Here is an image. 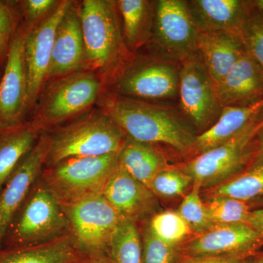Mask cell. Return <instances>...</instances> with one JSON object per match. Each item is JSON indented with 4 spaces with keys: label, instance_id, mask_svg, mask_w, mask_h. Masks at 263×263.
Wrapping results in <instances>:
<instances>
[{
    "label": "cell",
    "instance_id": "46",
    "mask_svg": "<svg viewBox=\"0 0 263 263\" xmlns=\"http://www.w3.org/2000/svg\"><path fill=\"white\" fill-rule=\"evenodd\" d=\"M259 124H260V127L262 128L263 127V117L261 119L260 122H259Z\"/></svg>",
    "mask_w": 263,
    "mask_h": 263
},
{
    "label": "cell",
    "instance_id": "7",
    "mask_svg": "<svg viewBox=\"0 0 263 263\" xmlns=\"http://www.w3.org/2000/svg\"><path fill=\"white\" fill-rule=\"evenodd\" d=\"M179 70L163 57H133L109 84L110 92L150 103L172 101L179 98Z\"/></svg>",
    "mask_w": 263,
    "mask_h": 263
},
{
    "label": "cell",
    "instance_id": "36",
    "mask_svg": "<svg viewBox=\"0 0 263 263\" xmlns=\"http://www.w3.org/2000/svg\"><path fill=\"white\" fill-rule=\"evenodd\" d=\"M256 254V253H255ZM254 254H227L219 256H192L177 252L176 263H239Z\"/></svg>",
    "mask_w": 263,
    "mask_h": 263
},
{
    "label": "cell",
    "instance_id": "14",
    "mask_svg": "<svg viewBox=\"0 0 263 263\" xmlns=\"http://www.w3.org/2000/svg\"><path fill=\"white\" fill-rule=\"evenodd\" d=\"M51 138L42 136L29 151L0 192V245L4 239L15 214L22 207L31 187L46 164Z\"/></svg>",
    "mask_w": 263,
    "mask_h": 263
},
{
    "label": "cell",
    "instance_id": "27",
    "mask_svg": "<svg viewBox=\"0 0 263 263\" xmlns=\"http://www.w3.org/2000/svg\"><path fill=\"white\" fill-rule=\"evenodd\" d=\"M110 263H143V245L136 221L122 219L108 250Z\"/></svg>",
    "mask_w": 263,
    "mask_h": 263
},
{
    "label": "cell",
    "instance_id": "40",
    "mask_svg": "<svg viewBox=\"0 0 263 263\" xmlns=\"http://www.w3.org/2000/svg\"><path fill=\"white\" fill-rule=\"evenodd\" d=\"M259 254V253H256L253 254V255L249 256V257L243 259V260L239 263H256L257 258H258Z\"/></svg>",
    "mask_w": 263,
    "mask_h": 263
},
{
    "label": "cell",
    "instance_id": "35",
    "mask_svg": "<svg viewBox=\"0 0 263 263\" xmlns=\"http://www.w3.org/2000/svg\"><path fill=\"white\" fill-rule=\"evenodd\" d=\"M19 9L26 22V27L32 28L51 14L60 1L56 0H23L18 1Z\"/></svg>",
    "mask_w": 263,
    "mask_h": 263
},
{
    "label": "cell",
    "instance_id": "24",
    "mask_svg": "<svg viewBox=\"0 0 263 263\" xmlns=\"http://www.w3.org/2000/svg\"><path fill=\"white\" fill-rule=\"evenodd\" d=\"M117 5L122 18L124 41L128 49L133 53L152 41L154 2L119 0Z\"/></svg>",
    "mask_w": 263,
    "mask_h": 263
},
{
    "label": "cell",
    "instance_id": "6",
    "mask_svg": "<svg viewBox=\"0 0 263 263\" xmlns=\"http://www.w3.org/2000/svg\"><path fill=\"white\" fill-rule=\"evenodd\" d=\"M262 118L249 124L229 141L178 167L188 174L193 179V185L200 190H210L231 179L253 161L257 152L256 136L261 129L259 122Z\"/></svg>",
    "mask_w": 263,
    "mask_h": 263
},
{
    "label": "cell",
    "instance_id": "11",
    "mask_svg": "<svg viewBox=\"0 0 263 263\" xmlns=\"http://www.w3.org/2000/svg\"><path fill=\"white\" fill-rule=\"evenodd\" d=\"M179 99L183 115L198 129L206 130L220 115L215 86L198 53L181 62Z\"/></svg>",
    "mask_w": 263,
    "mask_h": 263
},
{
    "label": "cell",
    "instance_id": "25",
    "mask_svg": "<svg viewBox=\"0 0 263 263\" xmlns=\"http://www.w3.org/2000/svg\"><path fill=\"white\" fill-rule=\"evenodd\" d=\"M41 132L25 122L0 135V192L24 156L32 149Z\"/></svg>",
    "mask_w": 263,
    "mask_h": 263
},
{
    "label": "cell",
    "instance_id": "22",
    "mask_svg": "<svg viewBox=\"0 0 263 263\" xmlns=\"http://www.w3.org/2000/svg\"><path fill=\"white\" fill-rule=\"evenodd\" d=\"M118 162L128 174L148 188L156 175L167 167L162 151L154 144L136 141L127 136L118 154Z\"/></svg>",
    "mask_w": 263,
    "mask_h": 263
},
{
    "label": "cell",
    "instance_id": "38",
    "mask_svg": "<svg viewBox=\"0 0 263 263\" xmlns=\"http://www.w3.org/2000/svg\"><path fill=\"white\" fill-rule=\"evenodd\" d=\"M255 143L256 147H257L256 154L263 151V127L259 129L257 136H256Z\"/></svg>",
    "mask_w": 263,
    "mask_h": 263
},
{
    "label": "cell",
    "instance_id": "26",
    "mask_svg": "<svg viewBox=\"0 0 263 263\" xmlns=\"http://www.w3.org/2000/svg\"><path fill=\"white\" fill-rule=\"evenodd\" d=\"M208 198L228 197L250 202L263 197V160L254 161L248 168L208 190Z\"/></svg>",
    "mask_w": 263,
    "mask_h": 263
},
{
    "label": "cell",
    "instance_id": "5",
    "mask_svg": "<svg viewBox=\"0 0 263 263\" xmlns=\"http://www.w3.org/2000/svg\"><path fill=\"white\" fill-rule=\"evenodd\" d=\"M118 154L62 161L43 172L44 186L62 205L103 195L119 165Z\"/></svg>",
    "mask_w": 263,
    "mask_h": 263
},
{
    "label": "cell",
    "instance_id": "13",
    "mask_svg": "<svg viewBox=\"0 0 263 263\" xmlns=\"http://www.w3.org/2000/svg\"><path fill=\"white\" fill-rule=\"evenodd\" d=\"M25 26L19 27L10 43L9 51L0 78V121L10 127L23 124L29 110L28 83L24 56L27 33Z\"/></svg>",
    "mask_w": 263,
    "mask_h": 263
},
{
    "label": "cell",
    "instance_id": "28",
    "mask_svg": "<svg viewBox=\"0 0 263 263\" xmlns=\"http://www.w3.org/2000/svg\"><path fill=\"white\" fill-rule=\"evenodd\" d=\"M148 227L157 238L174 247L184 243L190 235H193L177 211L158 213L152 217Z\"/></svg>",
    "mask_w": 263,
    "mask_h": 263
},
{
    "label": "cell",
    "instance_id": "34",
    "mask_svg": "<svg viewBox=\"0 0 263 263\" xmlns=\"http://www.w3.org/2000/svg\"><path fill=\"white\" fill-rule=\"evenodd\" d=\"M17 15L10 2L0 1V66L6 62L10 43L17 31Z\"/></svg>",
    "mask_w": 263,
    "mask_h": 263
},
{
    "label": "cell",
    "instance_id": "4",
    "mask_svg": "<svg viewBox=\"0 0 263 263\" xmlns=\"http://www.w3.org/2000/svg\"><path fill=\"white\" fill-rule=\"evenodd\" d=\"M104 86L98 75L86 70L50 81L39 95L31 122L41 132L80 117L99 102Z\"/></svg>",
    "mask_w": 263,
    "mask_h": 263
},
{
    "label": "cell",
    "instance_id": "19",
    "mask_svg": "<svg viewBox=\"0 0 263 263\" xmlns=\"http://www.w3.org/2000/svg\"><path fill=\"white\" fill-rule=\"evenodd\" d=\"M198 32H226L240 36L251 1H186Z\"/></svg>",
    "mask_w": 263,
    "mask_h": 263
},
{
    "label": "cell",
    "instance_id": "8",
    "mask_svg": "<svg viewBox=\"0 0 263 263\" xmlns=\"http://www.w3.org/2000/svg\"><path fill=\"white\" fill-rule=\"evenodd\" d=\"M62 206L79 252L89 258H105L114 231L122 219L117 211L103 195Z\"/></svg>",
    "mask_w": 263,
    "mask_h": 263
},
{
    "label": "cell",
    "instance_id": "42",
    "mask_svg": "<svg viewBox=\"0 0 263 263\" xmlns=\"http://www.w3.org/2000/svg\"><path fill=\"white\" fill-rule=\"evenodd\" d=\"M250 203L253 204L255 206H259L263 208V197L254 200L253 201L250 202Z\"/></svg>",
    "mask_w": 263,
    "mask_h": 263
},
{
    "label": "cell",
    "instance_id": "3",
    "mask_svg": "<svg viewBox=\"0 0 263 263\" xmlns=\"http://www.w3.org/2000/svg\"><path fill=\"white\" fill-rule=\"evenodd\" d=\"M51 138L46 164L48 167L72 157H101L118 154L126 135L103 110L84 114L57 129Z\"/></svg>",
    "mask_w": 263,
    "mask_h": 263
},
{
    "label": "cell",
    "instance_id": "41",
    "mask_svg": "<svg viewBox=\"0 0 263 263\" xmlns=\"http://www.w3.org/2000/svg\"><path fill=\"white\" fill-rule=\"evenodd\" d=\"M12 128L13 127H8V126H7L6 124L0 121V135L3 134L5 132L9 130V129H12Z\"/></svg>",
    "mask_w": 263,
    "mask_h": 263
},
{
    "label": "cell",
    "instance_id": "18",
    "mask_svg": "<svg viewBox=\"0 0 263 263\" xmlns=\"http://www.w3.org/2000/svg\"><path fill=\"white\" fill-rule=\"evenodd\" d=\"M103 195L122 219L136 221L152 212L156 205L152 190L119 165L105 185Z\"/></svg>",
    "mask_w": 263,
    "mask_h": 263
},
{
    "label": "cell",
    "instance_id": "39",
    "mask_svg": "<svg viewBox=\"0 0 263 263\" xmlns=\"http://www.w3.org/2000/svg\"><path fill=\"white\" fill-rule=\"evenodd\" d=\"M74 263H110L106 258H89L86 259H79Z\"/></svg>",
    "mask_w": 263,
    "mask_h": 263
},
{
    "label": "cell",
    "instance_id": "32",
    "mask_svg": "<svg viewBox=\"0 0 263 263\" xmlns=\"http://www.w3.org/2000/svg\"><path fill=\"white\" fill-rule=\"evenodd\" d=\"M193 184V179L179 167H165L160 171L149 184V189L156 196L177 197L182 196Z\"/></svg>",
    "mask_w": 263,
    "mask_h": 263
},
{
    "label": "cell",
    "instance_id": "23",
    "mask_svg": "<svg viewBox=\"0 0 263 263\" xmlns=\"http://www.w3.org/2000/svg\"><path fill=\"white\" fill-rule=\"evenodd\" d=\"M79 259V250L69 235L0 252V263H74Z\"/></svg>",
    "mask_w": 263,
    "mask_h": 263
},
{
    "label": "cell",
    "instance_id": "20",
    "mask_svg": "<svg viewBox=\"0 0 263 263\" xmlns=\"http://www.w3.org/2000/svg\"><path fill=\"white\" fill-rule=\"evenodd\" d=\"M197 49L214 86L246 53L240 36L226 32H198Z\"/></svg>",
    "mask_w": 263,
    "mask_h": 263
},
{
    "label": "cell",
    "instance_id": "31",
    "mask_svg": "<svg viewBox=\"0 0 263 263\" xmlns=\"http://www.w3.org/2000/svg\"><path fill=\"white\" fill-rule=\"evenodd\" d=\"M200 191V188L193 185V190L183 198L177 211L190 227L193 235L202 234L216 224L209 218Z\"/></svg>",
    "mask_w": 263,
    "mask_h": 263
},
{
    "label": "cell",
    "instance_id": "17",
    "mask_svg": "<svg viewBox=\"0 0 263 263\" xmlns=\"http://www.w3.org/2000/svg\"><path fill=\"white\" fill-rule=\"evenodd\" d=\"M215 89L222 108L256 105L263 101V70L243 53Z\"/></svg>",
    "mask_w": 263,
    "mask_h": 263
},
{
    "label": "cell",
    "instance_id": "30",
    "mask_svg": "<svg viewBox=\"0 0 263 263\" xmlns=\"http://www.w3.org/2000/svg\"><path fill=\"white\" fill-rule=\"evenodd\" d=\"M240 38L246 53L263 70V12L254 1H251Z\"/></svg>",
    "mask_w": 263,
    "mask_h": 263
},
{
    "label": "cell",
    "instance_id": "21",
    "mask_svg": "<svg viewBox=\"0 0 263 263\" xmlns=\"http://www.w3.org/2000/svg\"><path fill=\"white\" fill-rule=\"evenodd\" d=\"M263 101L250 106H226L214 124L196 136L194 151L197 155L220 146L251 123L263 117Z\"/></svg>",
    "mask_w": 263,
    "mask_h": 263
},
{
    "label": "cell",
    "instance_id": "1",
    "mask_svg": "<svg viewBox=\"0 0 263 263\" xmlns=\"http://www.w3.org/2000/svg\"><path fill=\"white\" fill-rule=\"evenodd\" d=\"M98 103L126 136L143 143H163L180 153L194 151L195 138L176 114L156 103L110 92Z\"/></svg>",
    "mask_w": 263,
    "mask_h": 263
},
{
    "label": "cell",
    "instance_id": "45",
    "mask_svg": "<svg viewBox=\"0 0 263 263\" xmlns=\"http://www.w3.org/2000/svg\"><path fill=\"white\" fill-rule=\"evenodd\" d=\"M256 263H263V253H259Z\"/></svg>",
    "mask_w": 263,
    "mask_h": 263
},
{
    "label": "cell",
    "instance_id": "37",
    "mask_svg": "<svg viewBox=\"0 0 263 263\" xmlns=\"http://www.w3.org/2000/svg\"><path fill=\"white\" fill-rule=\"evenodd\" d=\"M247 224L252 227L263 238V208L251 211Z\"/></svg>",
    "mask_w": 263,
    "mask_h": 263
},
{
    "label": "cell",
    "instance_id": "29",
    "mask_svg": "<svg viewBox=\"0 0 263 263\" xmlns=\"http://www.w3.org/2000/svg\"><path fill=\"white\" fill-rule=\"evenodd\" d=\"M205 205L209 218L216 224L247 223L252 211L248 202L228 197H209Z\"/></svg>",
    "mask_w": 263,
    "mask_h": 263
},
{
    "label": "cell",
    "instance_id": "9",
    "mask_svg": "<svg viewBox=\"0 0 263 263\" xmlns=\"http://www.w3.org/2000/svg\"><path fill=\"white\" fill-rule=\"evenodd\" d=\"M197 35L198 31L186 1L154 2L152 41L163 58L183 62L197 54Z\"/></svg>",
    "mask_w": 263,
    "mask_h": 263
},
{
    "label": "cell",
    "instance_id": "2",
    "mask_svg": "<svg viewBox=\"0 0 263 263\" xmlns=\"http://www.w3.org/2000/svg\"><path fill=\"white\" fill-rule=\"evenodd\" d=\"M85 52L84 70L109 85L134 57L121 28L117 2L84 0L79 5Z\"/></svg>",
    "mask_w": 263,
    "mask_h": 263
},
{
    "label": "cell",
    "instance_id": "12",
    "mask_svg": "<svg viewBox=\"0 0 263 263\" xmlns=\"http://www.w3.org/2000/svg\"><path fill=\"white\" fill-rule=\"evenodd\" d=\"M73 2L60 1L56 9L32 28H27L24 56L28 83L29 110L34 108L45 84L59 24Z\"/></svg>",
    "mask_w": 263,
    "mask_h": 263
},
{
    "label": "cell",
    "instance_id": "44",
    "mask_svg": "<svg viewBox=\"0 0 263 263\" xmlns=\"http://www.w3.org/2000/svg\"><path fill=\"white\" fill-rule=\"evenodd\" d=\"M255 5L263 12V0H256L254 1Z\"/></svg>",
    "mask_w": 263,
    "mask_h": 263
},
{
    "label": "cell",
    "instance_id": "33",
    "mask_svg": "<svg viewBox=\"0 0 263 263\" xmlns=\"http://www.w3.org/2000/svg\"><path fill=\"white\" fill-rule=\"evenodd\" d=\"M177 247L164 243L147 227L143 235V263H176Z\"/></svg>",
    "mask_w": 263,
    "mask_h": 263
},
{
    "label": "cell",
    "instance_id": "15",
    "mask_svg": "<svg viewBox=\"0 0 263 263\" xmlns=\"http://www.w3.org/2000/svg\"><path fill=\"white\" fill-rule=\"evenodd\" d=\"M262 243V237L247 223L215 224L181 243L177 252L192 256L255 254Z\"/></svg>",
    "mask_w": 263,
    "mask_h": 263
},
{
    "label": "cell",
    "instance_id": "43",
    "mask_svg": "<svg viewBox=\"0 0 263 263\" xmlns=\"http://www.w3.org/2000/svg\"><path fill=\"white\" fill-rule=\"evenodd\" d=\"M263 160V151H261V152H258V153L256 154L255 156H254V161H260Z\"/></svg>",
    "mask_w": 263,
    "mask_h": 263
},
{
    "label": "cell",
    "instance_id": "16",
    "mask_svg": "<svg viewBox=\"0 0 263 263\" xmlns=\"http://www.w3.org/2000/svg\"><path fill=\"white\" fill-rule=\"evenodd\" d=\"M85 52L79 5L72 3L57 28L46 82L84 70Z\"/></svg>",
    "mask_w": 263,
    "mask_h": 263
},
{
    "label": "cell",
    "instance_id": "10",
    "mask_svg": "<svg viewBox=\"0 0 263 263\" xmlns=\"http://www.w3.org/2000/svg\"><path fill=\"white\" fill-rule=\"evenodd\" d=\"M34 191L10 227V240L16 247L56 239L70 226L61 204L46 186Z\"/></svg>",
    "mask_w": 263,
    "mask_h": 263
}]
</instances>
